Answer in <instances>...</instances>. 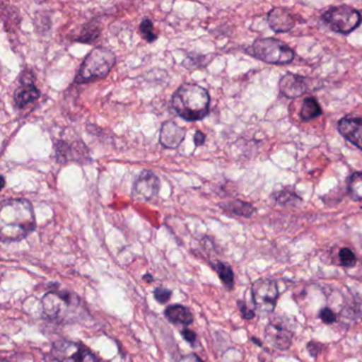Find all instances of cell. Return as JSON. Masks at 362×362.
<instances>
[{
    "instance_id": "f546056e",
    "label": "cell",
    "mask_w": 362,
    "mask_h": 362,
    "mask_svg": "<svg viewBox=\"0 0 362 362\" xmlns=\"http://www.w3.org/2000/svg\"><path fill=\"white\" fill-rule=\"evenodd\" d=\"M321 343L315 342V341H310V342L307 343V351H309V354H310V356H313V358L317 357V354L321 351Z\"/></svg>"
},
{
    "instance_id": "83f0119b",
    "label": "cell",
    "mask_w": 362,
    "mask_h": 362,
    "mask_svg": "<svg viewBox=\"0 0 362 362\" xmlns=\"http://www.w3.org/2000/svg\"><path fill=\"white\" fill-rule=\"evenodd\" d=\"M320 319L325 324H334L337 321V315L332 309L324 307L319 313Z\"/></svg>"
},
{
    "instance_id": "4316f807",
    "label": "cell",
    "mask_w": 362,
    "mask_h": 362,
    "mask_svg": "<svg viewBox=\"0 0 362 362\" xmlns=\"http://www.w3.org/2000/svg\"><path fill=\"white\" fill-rule=\"evenodd\" d=\"M171 296H173V291L164 287L156 288L153 291L154 298L160 304H165V303L168 302L170 300Z\"/></svg>"
},
{
    "instance_id": "1f68e13d",
    "label": "cell",
    "mask_w": 362,
    "mask_h": 362,
    "mask_svg": "<svg viewBox=\"0 0 362 362\" xmlns=\"http://www.w3.org/2000/svg\"><path fill=\"white\" fill-rule=\"evenodd\" d=\"M177 362H203L197 354L192 353L180 358Z\"/></svg>"
},
{
    "instance_id": "52a82bcc",
    "label": "cell",
    "mask_w": 362,
    "mask_h": 362,
    "mask_svg": "<svg viewBox=\"0 0 362 362\" xmlns=\"http://www.w3.org/2000/svg\"><path fill=\"white\" fill-rule=\"evenodd\" d=\"M52 355L58 362H99L88 347L74 341H57L52 345Z\"/></svg>"
},
{
    "instance_id": "9a60e30c",
    "label": "cell",
    "mask_w": 362,
    "mask_h": 362,
    "mask_svg": "<svg viewBox=\"0 0 362 362\" xmlns=\"http://www.w3.org/2000/svg\"><path fill=\"white\" fill-rule=\"evenodd\" d=\"M279 90L287 98H298L307 90L306 80L296 74H286L279 81Z\"/></svg>"
},
{
    "instance_id": "277c9868",
    "label": "cell",
    "mask_w": 362,
    "mask_h": 362,
    "mask_svg": "<svg viewBox=\"0 0 362 362\" xmlns=\"http://www.w3.org/2000/svg\"><path fill=\"white\" fill-rule=\"evenodd\" d=\"M81 300L77 294L67 290L48 292L42 298V311L46 319L52 321H69L77 313Z\"/></svg>"
},
{
    "instance_id": "f1b7e54d",
    "label": "cell",
    "mask_w": 362,
    "mask_h": 362,
    "mask_svg": "<svg viewBox=\"0 0 362 362\" xmlns=\"http://www.w3.org/2000/svg\"><path fill=\"white\" fill-rule=\"evenodd\" d=\"M237 305H238L239 310H240L241 315H243V319L245 320H252L255 317V313L251 309L247 308V305L243 300H238L237 302Z\"/></svg>"
},
{
    "instance_id": "e575fe53",
    "label": "cell",
    "mask_w": 362,
    "mask_h": 362,
    "mask_svg": "<svg viewBox=\"0 0 362 362\" xmlns=\"http://www.w3.org/2000/svg\"><path fill=\"white\" fill-rule=\"evenodd\" d=\"M252 341H253V342L257 343V345H259V346H262V342H260V341L256 340L255 338H252Z\"/></svg>"
},
{
    "instance_id": "3957f363",
    "label": "cell",
    "mask_w": 362,
    "mask_h": 362,
    "mask_svg": "<svg viewBox=\"0 0 362 362\" xmlns=\"http://www.w3.org/2000/svg\"><path fill=\"white\" fill-rule=\"evenodd\" d=\"M115 62L116 57L111 49L103 46L94 48L82 62L79 71L76 75V83H90L103 79L111 73Z\"/></svg>"
},
{
    "instance_id": "7402d4cb",
    "label": "cell",
    "mask_w": 362,
    "mask_h": 362,
    "mask_svg": "<svg viewBox=\"0 0 362 362\" xmlns=\"http://www.w3.org/2000/svg\"><path fill=\"white\" fill-rule=\"evenodd\" d=\"M99 35H100V28L92 23V24H88L83 27L76 41L83 44H92L93 42L98 39Z\"/></svg>"
},
{
    "instance_id": "ffe728a7",
    "label": "cell",
    "mask_w": 362,
    "mask_h": 362,
    "mask_svg": "<svg viewBox=\"0 0 362 362\" xmlns=\"http://www.w3.org/2000/svg\"><path fill=\"white\" fill-rule=\"evenodd\" d=\"M214 270L218 273L220 279H221L223 285L228 288V290H232L234 288V272L230 264L223 262H216L215 264H211Z\"/></svg>"
},
{
    "instance_id": "7c38bea8",
    "label": "cell",
    "mask_w": 362,
    "mask_h": 362,
    "mask_svg": "<svg viewBox=\"0 0 362 362\" xmlns=\"http://www.w3.org/2000/svg\"><path fill=\"white\" fill-rule=\"evenodd\" d=\"M266 340L269 344L272 345L275 349L279 351H286L291 346L292 334L291 330L279 322H271L266 327Z\"/></svg>"
},
{
    "instance_id": "8992f818",
    "label": "cell",
    "mask_w": 362,
    "mask_h": 362,
    "mask_svg": "<svg viewBox=\"0 0 362 362\" xmlns=\"http://www.w3.org/2000/svg\"><path fill=\"white\" fill-rule=\"evenodd\" d=\"M323 21L332 30L341 35H349L359 26L361 16L354 8L340 6L327 10L323 14Z\"/></svg>"
},
{
    "instance_id": "5b68a950",
    "label": "cell",
    "mask_w": 362,
    "mask_h": 362,
    "mask_svg": "<svg viewBox=\"0 0 362 362\" xmlns=\"http://www.w3.org/2000/svg\"><path fill=\"white\" fill-rule=\"evenodd\" d=\"M250 54L262 62L274 65L289 64L294 59L293 50L287 44L272 37L256 40Z\"/></svg>"
},
{
    "instance_id": "2e32d148",
    "label": "cell",
    "mask_w": 362,
    "mask_h": 362,
    "mask_svg": "<svg viewBox=\"0 0 362 362\" xmlns=\"http://www.w3.org/2000/svg\"><path fill=\"white\" fill-rule=\"evenodd\" d=\"M268 24L275 33H288L296 25V18L289 10L274 8L269 12Z\"/></svg>"
},
{
    "instance_id": "603a6c76",
    "label": "cell",
    "mask_w": 362,
    "mask_h": 362,
    "mask_svg": "<svg viewBox=\"0 0 362 362\" xmlns=\"http://www.w3.org/2000/svg\"><path fill=\"white\" fill-rule=\"evenodd\" d=\"M275 200L281 205L294 204L296 202H300V198L296 194L292 188L287 187L281 189L275 194Z\"/></svg>"
},
{
    "instance_id": "cb8c5ba5",
    "label": "cell",
    "mask_w": 362,
    "mask_h": 362,
    "mask_svg": "<svg viewBox=\"0 0 362 362\" xmlns=\"http://www.w3.org/2000/svg\"><path fill=\"white\" fill-rule=\"evenodd\" d=\"M139 31H141V35H143L144 39L148 43H153V42L158 40V35L154 33L153 23L149 18L143 20V22L141 23V26H139Z\"/></svg>"
},
{
    "instance_id": "44dd1931",
    "label": "cell",
    "mask_w": 362,
    "mask_h": 362,
    "mask_svg": "<svg viewBox=\"0 0 362 362\" xmlns=\"http://www.w3.org/2000/svg\"><path fill=\"white\" fill-rule=\"evenodd\" d=\"M347 190H349V197L354 201H362V171L353 173L349 177Z\"/></svg>"
},
{
    "instance_id": "ba28073f",
    "label": "cell",
    "mask_w": 362,
    "mask_h": 362,
    "mask_svg": "<svg viewBox=\"0 0 362 362\" xmlns=\"http://www.w3.org/2000/svg\"><path fill=\"white\" fill-rule=\"evenodd\" d=\"M252 296L256 309L260 313H273L279 298L276 283L270 279H258L252 286Z\"/></svg>"
},
{
    "instance_id": "8fae6325",
    "label": "cell",
    "mask_w": 362,
    "mask_h": 362,
    "mask_svg": "<svg viewBox=\"0 0 362 362\" xmlns=\"http://www.w3.org/2000/svg\"><path fill=\"white\" fill-rule=\"evenodd\" d=\"M56 156L59 163H67L69 160H90L88 148L81 141L69 143L66 141H59L54 146Z\"/></svg>"
},
{
    "instance_id": "d6986e66",
    "label": "cell",
    "mask_w": 362,
    "mask_h": 362,
    "mask_svg": "<svg viewBox=\"0 0 362 362\" xmlns=\"http://www.w3.org/2000/svg\"><path fill=\"white\" fill-rule=\"evenodd\" d=\"M321 114L322 109L317 99L313 98V97H308V98L304 99L300 112V117L303 122L315 119Z\"/></svg>"
},
{
    "instance_id": "30bf717a",
    "label": "cell",
    "mask_w": 362,
    "mask_h": 362,
    "mask_svg": "<svg viewBox=\"0 0 362 362\" xmlns=\"http://www.w3.org/2000/svg\"><path fill=\"white\" fill-rule=\"evenodd\" d=\"M20 86L14 93V103L18 109H23L29 103H35L41 96V92L35 86L31 71H25L21 76Z\"/></svg>"
},
{
    "instance_id": "7a4b0ae2",
    "label": "cell",
    "mask_w": 362,
    "mask_h": 362,
    "mask_svg": "<svg viewBox=\"0 0 362 362\" xmlns=\"http://www.w3.org/2000/svg\"><path fill=\"white\" fill-rule=\"evenodd\" d=\"M171 105L184 120L199 122L209 115L211 96L206 88L198 84L185 83L175 90Z\"/></svg>"
},
{
    "instance_id": "836d02e7",
    "label": "cell",
    "mask_w": 362,
    "mask_h": 362,
    "mask_svg": "<svg viewBox=\"0 0 362 362\" xmlns=\"http://www.w3.org/2000/svg\"><path fill=\"white\" fill-rule=\"evenodd\" d=\"M143 279L145 281H147V283H152V281H154V277L152 276L151 274H149V273H147V274L144 275Z\"/></svg>"
},
{
    "instance_id": "9c48e42d",
    "label": "cell",
    "mask_w": 362,
    "mask_h": 362,
    "mask_svg": "<svg viewBox=\"0 0 362 362\" xmlns=\"http://www.w3.org/2000/svg\"><path fill=\"white\" fill-rule=\"evenodd\" d=\"M160 182L151 170L141 171L135 180L132 187L133 200L137 202H148L158 196Z\"/></svg>"
},
{
    "instance_id": "e0dca14e",
    "label": "cell",
    "mask_w": 362,
    "mask_h": 362,
    "mask_svg": "<svg viewBox=\"0 0 362 362\" xmlns=\"http://www.w3.org/2000/svg\"><path fill=\"white\" fill-rule=\"evenodd\" d=\"M165 317L169 322L180 325L189 326L194 323V315L188 307L183 305H170L165 309Z\"/></svg>"
},
{
    "instance_id": "d6a6232c",
    "label": "cell",
    "mask_w": 362,
    "mask_h": 362,
    "mask_svg": "<svg viewBox=\"0 0 362 362\" xmlns=\"http://www.w3.org/2000/svg\"><path fill=\"white\" fill-rule=\"evenodd\" d=\"M205 141H206V136H205L204 133L201 132V131H197L194 136V143L196 147L204 145Z\"/></svg>"
},
{
    "instance_id": "d4e9b609",
    "label": "cell",
    "mask_w": 362,
    "mask_h": 362,
    "mask_svg": "<svg viewBox=\"0 0 362 362\" xmlns=\"http://www.w3.org/2000/svg\"><path fill=\"white\" fill-rule=\"evenodd\" d=\"M339 259H340L341 266L344 268H353L357 264V257L355 253L349 247H343L339 252Z\"/></svg>"
},
{
    "instance_id": "5bb4252c",
    "label": "cell",
    "mask_w": 362,
    "mask_h": 362,
    "mask_svg": "<svg viewBox=\"0 0 362 362\" xmlns=\"http://www.w3.org/2000/svg\"><path fill=\"white\" fill-rule=\"evenodd\" d=\"M186 130L175 122H166L160 131V144L167 149H177L185 139Z\"/></svg>"
},
{
    "instance_id": "484cf974",
    "label": "cell",
    "mask_w": 362,
    "mask_h": 362,
    "mask_svg": "<svg viewBox=\"0 0 362 362\" xmlns=\"http://www.w3.org/2000/svg\"><path fill=\"white\" fill-rule=\"evenodd\" d=\"M203 60H204V57L200 56V54H189L187 58L183 61V66L188 69H197L203 66L204 64Z\"/></svg>"
},
{
    "instance_id": "4dcf8cb0",
    "label": "cell",
    "mask_w": 362,
    "mask_h": 362,
    "mask_svg": "<svg viewBox=\"0 0 362 362\" xmlns=\"http://www.w3.org/2000/svg\"><path fill=\"white\" fill-rule=\"evenodd\" d=\"M181 334L182 337H183L184 340L187 341V342L190 343L192 345H194V342H196L197 334L194 330L189 329V328H185V329L182 330Z\"/></svg>"
},
{
    "instance_id": "6da1fadb",
    "label": "cell",
    "mask_w": 362,
    "mask_h": 362,
    "mask_svg": "<svg viewBox=\"0 0 362 362\" xmlns=\"http://www.w3.org/2000/svg\"><path fill=\"white\" fill-rule=\"evenodd\" d=\"M37 228L33 204L27 199L4 201L0 209V238L16 243L28 237Z\"/></svg>"
},
{
    "instance_id": "ac0fdd59",
    "label": "cell",
    "mask_w": 362,
    "mask_h": 362,
    "mask_svg": "<svg viewBox=\"0 0 362 362\" xmlns=\"http://www.w3.org/2000/svg\"><path fill=\"white\" fill-rule=\"evenodd\" d=\"M219 206L226 213L239 216V217L251 218L253 214L255 213V209H254L253 205L240 200H233L228 201V202L220 203Z\"/></svg>"
},
{
    "instance_id": "4fadbf2b",
    "label": "cell",
    "mask_w": 362,
    "mask_h": 362,
    "mask_svg": "<svg viewBox=\"0 0 362 362\" xmlns=\"http://www.w3.org/2000/svg\"><path fill=\"white\" fill-rule=\"evenodd\" d=\"M340 134L362 151V117L346 116L338 122Z\"/></svg>"
}]
</instances>
